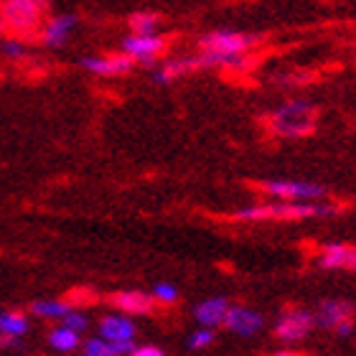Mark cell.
Instances as JSON below:
<instances>
[{
	"mask_svg": "<svg viewBox=\"0 0 356 356\" xmlns=\"http://www.w3.org/2000/svg\"><path fill=\"white\" fill-rule=\"evenodd\" d=\"M49 346L54 351H59V354H72V351H76L82 346V334L74 331V328L64 326V323H59L56 328L49 331Z\"/></svg>",
	"mask_w": 356,
	"mask_h": 356,
	"instance_id": "cell-17",
	"label": "cell"
},
{
	"mask_svg": "<svg viewBox=\"0 0 356 356\" xmlns=\"http://www.w3.org/2000/svg\"><path fill=\"white\" fill-rule=\"evenodd\" d=\"M257 44H260V36L245 33V31H209L199 36V49L216 54H234V56H250V51Z\"/></svg>",
	"mask_w": 356,
	"mask_h": 356,
	"instance_id": "cell-4",
	"label": "cell"
},
{
	"mask_svg": "<svg viewBox=\"0 0 356 356\" xmlns=\"http://www.w3.org/2000/svg\"><path fill=\"white\" fill-rule=\"evenodd\" d=\"M336 214V207L323 204V201H285L273 199L265 204H252L234 211L237 222H303V219H316V216Z\"/></svg>",
	"mask_w": 356,
	"mask_h": 356,
	"instance_id": "cell-1",
	"label": "cell"
},
{
	"mask_svg": "<svg viewBox=\"0 0 356 356\" xmlns=\"http://www.w3.org/2000/svg\"><path fill=\"white\" fill-rule=\"evenodd\" d=\"M224 326L237 336H254L265 326V318H262L257 311L247 308V305H229L227 318H224Z\"/></svg>",
	"mask_w": 356,
	"mask_h": 356,
	"instance_id": "cell-11",
	"label": "cell"
},
{
	"mask_svg": "<svg viewBox=\"0 0 356 356\" xmlns=\"http://www.w3.org/2000/svg\"><path fill=\"white\" fill-rule=\"evenodd\" d=\"M260 191L270 199L285 201H321L326 196V186L313 184V181H298V178H270L262 181Z\"/></svg>",
	"mask_w": 356,
	"mask_h": 356,
	"instance_id": "cell-5",
	"label": "cell"
},
{
	"mask_svg": "<svg viewBox=\"0 0 356 356\" xmlns=\"http://www.w3.org/2000/svg\"><path fill=\"white\" fill-rule=\"evenodd\" d=\"M29 44H26V38L21 36H10L8 33L6 38H0V56L6 61H13V64H18V61H26L29 59Z\"/></svg>",
	"mask_w": 356,
	"mask_h": 356,
	"instance_id": "cell-20",
	"label": "cell"
},
{
	"mask_svg": "<svg viewBox=\"0 0 356 356\" xmlns=\"http://www.w3.org/2000/svg\"><path fill=\"white\" fill-rule=\"evenodd\" d=\"M316 120H318V112H316L313 102H308V99H288V102L277 104L270 112L267 125L277 138L296 140V138H303V135L311 133L316 127Z\"/></svg>",
	"mask_w": 356,
	"mask_h": 356,
	"instance_id": "cell-2",
	"label": "cell"
},
{
	"mask_svg": "<svg viewBox=\"0 0 356 356\" xmlns=\"http://www.w3.org/2000/svg\"><path fill=\"white\" fill-rule=\"evenodd\" d=\"M270 356H303V354H298V351H275Z\"/></svg>",
	"mask_w": 356,
	"mask_h": 356,
	"instance_id": "cell-26",
	"label": "cell"
},
{
	"mask_svg": "<svg viewBox=\"0 0 356 356\" xmlns=\"http://www.w3.org/2000/svg\"><path fill=\"white\" fill-rule=\"evenodd\" d=\"M316 328V313L305 308H288L275 323V336L280 341H303Z\"/></svg>",
	"mask_w": 356,
	"mask_h": 356,
	"instance_id": "cell-10",
	"label": "cell"
},
{
	"mask_svg": "<svg viewBox=\"0 0 356 356\" xmlns=\"http://www.w3.org/2000/svg\"><path fill=\"white\" fill-rule=\"evenodd\" d=\"M82 356H87V354H82Z\"/></svg>",
	"mask_w": 356,
	"mask_h": 356,
	"instance_id": "cell-28",
	"label": "cell"
},
{
	"mask_svg": "<svg viewBox=\"0 0 356 356\" xmlns=\"http://www.w3.org/2000/svg\"><path fill=\"white\" fill-rule=\"evenodd\" d=\"M110 303L127 316H145V313L153 311L156 300L148 293H140V290H120V293L110 296Z\"/></svg>",
	"mask_w": 356,
	"mask_h": 356,
	"instance_id": "cell-15",
	"label": "cell"
},
{
	"mask_svg": "<svg viewBox=\"0 0 356 356\" xmlns=\"http://www.w3.org/2000/svg\"><path fill=\"white\" fill-rule=\"evenodd\" d=\"M214 343V328L209 326H199L196 331H193L191 336H188V349H207V346H211Z\"/></svg>",
	"mask_w": 356,
	"mask_h": 356,
	"instance_id": "cell-23",
	"label": "cell"
},
{
	"mask_svg": "<svg viewBox=\"0 0 356 356\" xmlns=\"http://www.w3.org/2000/svg\"><path fill=\"white\" fill-rule=\"evenodd\" d=\"M76 29H79V15L72 13V10H61V13L46 15L41 29H38V41L41 46L51 49V51H59V49H67L69 41L74 38Z\"/></svg>",
	"mask_w": 356,
	"mask_h": 356,
	"instance_id": "cell-6",
	"label": "cell"
},
{
	"mask_svg": "<svg viewBox=\"0 0 356 356\" xmlns=\"http://www.w3.org/2000/svg\"><path fill=\"white\" fill-rule=\"evenodd\" d=\"M29 334V318L18 311H0V339L3 343H10L13 339Z\"/></svg>",
	"mask_w": 356,
	"mask_h": 356,
	"instance_id": "cell-18",
	"label": "cell"
},
{
	"mask_svg": "<svg viewBox=\"0 0 356 356\" xmlns=\"http://www.w3.org/2000/svg\"><path fill=\"white\" fill-rule=\"evenodd\" d=\"M130 356H165L161 349H156V346H138V349L130 351Z\"/></svg>",
	"mask_w": 356,
	"mask_h": 356,
	"instance_id": "cell-25",
	"label": "cell"
},
{
	"mask_svg": "<svg viewBox=\"0 0 356 356\" xmlns=\"http://www.w3.org/2000/svg\"><path fill=\"white\" fill-rule=\"evenodd\" d=\"M318 265L326 270H356V247L343 242H328L321 247Z\"/></svg>",
	"mask_w": 356,
	"mask_h": 356,
	"instance_id": "cell-13",
	"label": "cell"
},
{
	"mask_svg": "<svg viewBox=\"0 0 356 356\" xmlns=\"http://www.w3.org/2000/svg\"><path fill=\"white\" fill-rule=\"evenodd\" d=\"M49 10V0H0V21L10 36H33Z\"/></svg>",
	"mask_w": 356,
	"mask_h": 356,
	"instance_id": "cell-3",
	"label": "cell"
},
{
	"mask_svg": "<svg viewBox=\"0 0 356 356\" xmlns=\"http://www.w3.org/2000/svg\"><path fill=\"white\" fill-rule=\"evenodd\" d=\"M135 334L138 328L127 313H110L99 321V336L112 343H133Z\"/></svg>",
	"mask_w": 356,
	"mask_h": 356,
	"instance_id": "cell-12",
	"label": "cell"
},
{
	"mask_svg": "<svg viewBox=\"0 0 356 356\" xmlns=\"http://www.w3.org/2000/svg\"><path fill=\"white\" fill-rule=\"evenodd\" d=\"M150 298L158 305H173L178 300V288L171 285V282H158L156 288H153V293H150Z\"/></svg>",
	"mask_w": 356,
	"mask_h": 356,
	"instance_id": "cell-22",
	"label": "cell"
},
{
	"mask_svg": "<svg viewBox=\"0 0 356 356\" xmlns=\"http://www.w3.org/2000/svg\"><path fill=\"white\" fill-rule=\"evenodd\" d=\"M3 33H6V29H3V21H0V38H3Z\"/></svg>",
	"mask_w": 356,
	"mask_h": 356,
	"instance_id": "cell-27",
	"label": "cell"
},
{
	"mask_svg": "<svg viewBox=\"0 0 356 356\" xmlns=\"http://www.w3.org/2000/svg\"><path fill=\"white\" fill-rule=\"evenodd\" d=\"M165 46H168V41L161 36V31H156V33H133L130 31L122 38L120 51L125 54V56H130L135 64H156L163 56Z\"/></svg>",
	"mask_w": 356,
	"mask_h": 356,
	"instance_id": "cell-7",
	"label": "cell"
},
{
	"mask_svg": "<svg viewBox=\"0 0 356 356\" xmlns=\"http://www.w3.org/2000/svg\"><path fill=\"white\" fill-rule=\"evenodd\" d=\"M193 69H199L196 56H181V59L158 61V64H153L150 79L156 84H173L176 79H181V76H186L188 72H193Z\"/></svg>",
	"mask_w": 356,
	"mask_h": 356,
	"instance_id": "cell-14",
	"label": "cell"
},
{
	"mask_svg": "<svg viewBox=\"0 0 356 356\" xmlns=\"http://www.w3.org/2000/svg\"><path fill=\"white\" fill-rule=\"evenodd\" d=\"M227 311H229V303L224 298H207V300H201L193 308V318L199 321V326L216 328V326H224Z\"/></svg>",
	"mask_w": 356,
	"mask_h": 356,
	"instance_id": "cell-16",
	"label": "cell"
},
{
	"mask_svg": "<svg viewBox=\"0 0 356 356\" xmlns=\"http://www.w3.org/2000/svg\"><path fill=\"white\" fill-rule=\"evenodd\" d=\"M69 311H72V305H69L67 300H51V298L36 300V303L31 305V313L46 321H61Z\"/></svg>",
	"mask_w": 356,
	"mask_h": 356,
	"instance_id": "cell-19",
	"label": "cell"
},
{
	"mask_svg": "<svg viewBox=\"0 0 356 356\" xmlns=\"http://www.w3.org/2000/svg\"><path fill=\"white\" fill-rule=\"evenodd\" d=\"M127 29L133 33H156L161 29V15L150 13V10H140L127 18Z\"/></svg>",
	"mask_w": 356,
	"mask_h": 356,
	"instance_id": "cell-21",
	"label": "cell"
},
{
	"mask_svg": "<svg viewBox=\"0 0 356 356\" xmlns=\"http://www.w3.org/2000/svg\"><path fill=\"white\" fill-rule=\"evenodd\" d=\"M61 323H64V326H69V328H74V331H79V334H82L84 328L89 326V318L84 316V313H79V311H74V308H72V311H69L67 316L61 318Z\"/></svg>",
	"mask_w": 356,
	"mask_h": 356,
	"instance_id": "cell-24",
	"label": "cell"
},
{
	"mask_svg": "<svg viewBox=\"0 0 356 356\" xmlns=\"http://www.w3.org/2000/svg\"><path fill=\"white\" fill-rule=\"evenodd\" d=\"M316 326L331 328L339 336L354 334V305L346 300H321L316 311Z\"/></svg>",
	"mask_w": 356,
	"mask_h": 356,
	"instance_id": "cell-8",
	"label": "cell"
},
{
	"mask_svg": "<svg viewBox=\"0 0 356 356\" xmlns=\"http://www.w3.org/2000/svg\"><path fill=\"white\" fill-rule=\"evenodd\" d=\"M79 67L92 76L99 79H112V76H122L135 67V61L125 54H87L79 59Z\"/></svg>",
	"mask_w": 356,
	"mask_h": 356,
	"instance_id": "cell-9",
	"label": "cell"
}]
</instances>
